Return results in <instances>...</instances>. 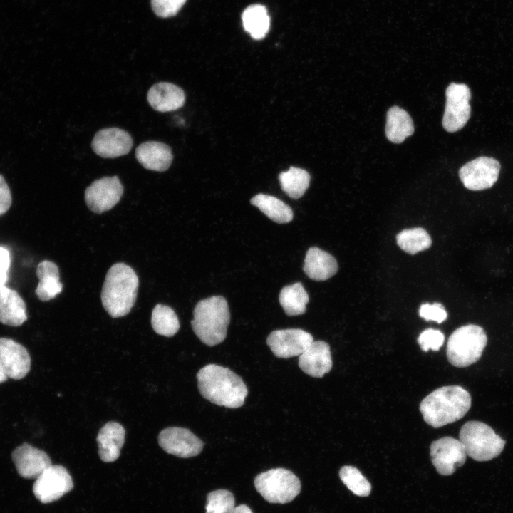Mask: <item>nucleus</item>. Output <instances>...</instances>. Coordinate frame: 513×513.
Wrapping results in <instances>:
<instances>
[{"instance_id":"f257e3e1","label":"nucleus","mask_w":513,"mask_h":513,"mask_svg":"<svg viewBox=\"0 0 513 513\" xmlns=\"http://www.w3.org/2000/svg\"><path fill=\"white\" fill-rule=\"evenodd\" d=\"M201 395L219 406L237 408L244 403L247 388L240 376L227 368L208 364L197 373Z\"/></svg>"},{"instance_id":"f03ea898","label":"nucleus","mask_w":513,"mask_h":513,"mask_svg":"<svg viewBox=\"0 0 513 513\" xmlns=\"http://www.w3.org/2000/svg\"><path fill=\"white\" fill-rule=\"evenodd\" d=\"M470 393L458 385L437 388L420 404L424 421L433 428H440L463 418L471 407Z\"/></svg>"},{"instance_id":"7ed1b4c3","label":"nucleus","mask_w":513,"mask_h":513,"mask_svg":"<svg viewBox=\"0 0 513 513\" xmlns=\"http://www.w3.org/2000/svg\"><path fill=\"white\" fill-rule=\"evenodd\" d=\"M135 271L124 263L114 264L108 271L101 291L102 305L113 318L126 316L134 306L138 289Z\"/></svg>"},{"instance_id":"20e7f679","label":"nucleus","mask_w":513,"mask_h":513,"mask_svg":"<svg viewBox=\"0 0 513 513\" xmlns=\"http://www.w3.org/2000/svg\"><path fill=\"white\" fill-rule=\"evenodd\" d=\"M193 316L192 330L204 344L214 346L225 339L230 314L223 296H213L200 301L195 307Z\"/></svg>"},{"instance_id":"39448f33","label":"nucleus","mask_w":513,"mask_h":513,"mask_svg":"<svg viewBox=\"0 0 513 513\" xmlns=\"http://www.w3.org/2000/svg\"><path fill=\"white\" fill-rule=\"evenodd\" d=\"M487 342V337L482 327L474 324L461 326L449 337L447 360L455 367L469 366L480 358Z\"/></svg>"},{"instance_id":"423d86ee","label":"nucleus","mask_w":513,"mask_h":513,"mask_svg":"<svg viewBox=\"0 0 513 513\" xmlns=\"http://www.w3.org/2000/svg\"><path fill=\"white\" fill-rule=\"evenodd\" d=\"M459 440L467 455L479 462L497 457L506 443L491 427L480 421L465 423L460 429Z\"/></svg>"},{"instance_id":"0eeeda50","label":"nucleus","mask_w":513,"mask_h":513,"mask_svg":"<svg viewBox=\"0 0 513 513\" xmlns=\"http://www.w3.org/2000/svg\"><path fill=\"white\" fill-rule=\"evenodd\" d=\"M254 487L269 503L286 504L300 493L301 482L291 471L275 468L259 474L254 479Z\"/></svg>"},{"instance_id":"6e6552de","label":"nucleus","mask_w":513,"mask_h":513,"mask_svg":"<svg viewBox=\"0 0 513 513\" xmlns=\"http://www.w3.org/2000/svg\"><path fill=\"white\" fill-rule=\"evenodd\" d=\"M445 95L442 126L447 132L454 133L462 129L470 118L471 92L466 84L452 83L447 88Z\"/></svg>"},{"instance_id":"1a4fd4ad","label":"nucleus","mask_w":513,"mask_h":513,"mask_svg":"<svg viewBox=\"0 0 513 513\" xmlns=\"http://www.w3.org/2000/svg\"><path fill=\"white\" fill-rule=\"evenodd\" d=\"M73 487L68 471L62 465H51L36 479L33 492L41 502L46 504L60 499Z\"/></svg>"},{"instance_id":"9d476101","label":"nucleus","mask_w":513,"mask_h":513,"mask_svg":"<svg viewBox=\"0 0 513 513\" xmlns=\"http://www.w3.org/2000/svg\"><path fill=\"white\" fill-rule=\"evenodd\" d=\"M499 170L500 164L496 159L482 156L464 165L459 170V177L467 189L480 191L494 185Z\"/></svg>"},{"instance_id":"9b49d317","label":"nucleus","mask_w":513,"mask_h":513,"mask_svg":"<svg viewBox=\"0 0 513 513\" xmlns=\"http://www.w3.org/2000/svg\"><path fill=\"white\" fill-rule=\"evenodd\" d=\"M432 465L442 475H450L464 465L467 453L460 440L444 437L433 441L430 447Z\"/></svg>"},{"instance_id":"f8f14e48","label":"nucleus","mask_w":513,"mask_h":513,"mask_svg":"<svg viewBox=\"0 0 513 513\" xmlns=\"http://www.w3.org/2000/svg\"><path fill=\"white\" fill-rule=\"evenodd\" d=\"M123 186L117 176L96 180L85 191L86 203L93 212L100 214L111 209L120 200Z\"/></svg>"},{"instance_id":"ddd939ff","label":"nucleus","mask_w":513,"mask_h":513,"mask_svg":"<svg viewBox=\"0 0 513 513\" xmlns=\"http://www.w3.org/2000/svg\"><path fill=\"white\" fill-rule=\"evenodd\" d=\"M158 443L167 453L182 458L197 456L204 447L203 442L190 430L180 427L162 430L158 436Z\"/></svg>"},{"instance_id":"4468645a","label":"nucleus","mask_w":513,"mask_h":513,"mask_svg":"<svg viewBox=\"0 0 513 513\" xmlns=\"http://www.w3.org/2000/svg\"><path fill=\"white\" fill-rule=\"evenodd\" d=\"M313 341L311 334L300 328L276 330L266 339L274 355L280 358L300 356Z\"/></svg>"},{"instance_id":"2eb2a0df","label":"nucleus","mask_w":513,"mask_h":513,"mask_svg":"<svg viewBox=\"0 0 513 513\" xmlns=\"http://www.w3.org/2000/svg\"><path fill=\"white\" fill-rule=\"evenodd\" d=\"M31 368V357L24 346L11 338H0V369L9 378L20 380Z\"/></svg>"},{"instance_id":"dca6fc26","label":"nucleus","mask_w":513,"mask_h":513,"mask_svg":"<svg viewBox=\"0 0 513 513\" xmlns=\"http://www.w3.org/2000/svg\"><path fill=\"white\" fill-rule=\"evenodd\" d=\"M133 145L130 135L118 128L100 130L91 142L93 151L103 158H115L127 155Z\"/></svg>"},{"instance_id":"f3484780","label":"nucleus","mask_w":513,"mask_h":513,"mask_svg":"<svg viewBox=\"0 0 513 513\" xmlns=\"http://www.w3.org/2000/svg\"><path fill=\"white\" fill-rule=\"evenodd\" d=\"M11 457L19 475L26 479H36L52 465L44 451L27 443L15 448Z\"/></svg>"},{"instance_id":"a211bd4d","label":"nucleus","mask_w":513,"mask_h":513,"mask_svg":"<svg viewBox=\"0 0 513 513\" xmlns=\"http://www.w3.org/2000/svg\"><path fill=\"white\" fill-rule=\"evenodd\" d=\"M332 364L330 346L323 341H313L299 358L302 371L314 378H322L328 373Z\"/></svg>"},{"instance_id":"6ab92c4d","label":"nucleus","mask_w":513,"mask_h":513,"mask_svg":"<svg viewBox=\"0 0 513 513\" xmlns=\"http://www.w3.org/2000/svg\"><path fill=\"white\" fill-rule=\"evenodd\" d=\"M147 101L154 110L162 113L169 112L184 105L185 95L182 89L177 86L167 82H160L149 89Z\"/></svg>"},{"instance_id":"aec40b11","label":"nucleus","mask_w":513,"mask_h":513,"mask_svg":"<svg viewBox=\"0 0 513 513\" xmlns=\"http://www.w3.org/2000/svg\"><path fill=\"white\" fill-rule=\"evenodd\" d=\"M135 157L142 167L157 172L167 170L173 159L171 148L157 141L141 143L135 150Z\"/></svg>"},{"instance_id":"412c9836","label":"nucleus","mask_w":513,"mask_h":513,"mask_svg":"<svg viewBox=\"0 0 513 513\" xmlns=\"http://www.w3.org/2000/svg\"><path fill=\"white\" fill-rule=\"evenodd\" d=\"M125 430L122 425L110 421L100 430L97 436L98 455L102 461L111 462L120 456L125 442Z\"/></svg>"},{"instance_id":"4be33fe9","label":"nucleus","mask_w":513,"mask_h":513,"mask_svg":"<svg viewBox=\"0 0 513 513\" xmlns=\"http://www.w3.org/2000/svg\"><path fill=\"white\" fill-rule=\"evenodd\" d=\"M26 320V306L21 296L4 284L0 285V323L20 326Z\"/></svg>"},{"instance_id":"5701e85b","label":"nucleus","mask_w":513,"mask_h":513,"mask_svg":"<svg viewBox=\"0 0 513 513\" xmlns=\"http://www.w3.org/2000/svg\"><path fill=\"white\" fill-rule=\"evenodd\" d=\"M303 269L311 279L325 281L337 272L338 264L332 255L313 247L306 252Z\"/></svg>"},{"instance_id":"b1692460","label":"nucleus","mask_w":513,"mask_h":513,"mask_svg":"<svg viewBox=\"0 0 513 513\" xmlns=\"http://www.w3.org/2000/svg\"><path fill=\"white\" fill-rule=\"evenodd\" d=\"M36 276L39 280L35 294L41 301L54 299L62 291L63 284L60 281L58 266L49 260L41 261L36 268Z\"/></svg>"},{"instance_id":"393cba45","label":"nucleus","mask_w":513,"mask_h":513,"mask_svg":"<svg viewBox=\"0 0 513 513\" xmlns=\"http://www.w3.org/2000/svg\"><path fill=\"white\" fill-rule=\"evenodd\" d=\"M413 132L414 124L409 114L398 106L391 107L386 118L387 138L392 142L401 143Z\"/></svg>"},{"instance_id":"a878e982","label":"nucleus","mask_w":513,"mask_h":513,"mask_svg":"<svg viewBox=\"0 0 513 513\" xmlns=\"http://www.w3.org/2000/svg\"><path fill=\"white\" fill-rule=\"evenodd\" d=\"M250 202L276 223L286 224L293 219L291 207L274 196L258 194L251 199Z\"/></svg>"},{"instance_id":"bb28decb","label":"nucleus","mask_w":513,"mask_h":513,"mask_svg":"<svg viewBox=\"0 0 513 513\" xmlns=\"http://www.w3.org/2000/svg\"><path fill=\"white\" fill-rule=\"evenodd\" d=\"M242 19L244 30L254 39H262L269 32L270 18L264 6L261 4L249 6L244 11Z\"/></svg>"},{"instance_id":"cd10ccee","label":"nucleus","mask_w":513,"mask_h":513,"mask_svg":"<svg viewBox=\"0 0 513 513\" xmlns=\"http://www.w3.org/2000/svg\"><path fill=\"white\" fill-rule=\"evenodd\" d=\"M279 300L285 313L294 316L305 313L309 298L302 284L296 282L284 286L281 290Z\"/></svg>"},{"instance_id":"c85d7f7f","label":"nucleus","mask_w":513,"mask_h":513,"mask_svg":"<svg viewBox=\"0 0 513 513\" xmlns=\"http://www.w3.org/2000/svg\"><path fill=\"white\" fill-rule=\"evenodd\" d=\"M281 187L292 199L301 197L309 186L310 175L304 170L290 167L279 176Z\"/></svg>"},{"instance_id":"c756f323","label":"nucleus","mask_w":513,"mask_h":513,"mask_svg":"<svg viewBox=\"0 0 513 513\" xmlns=\"http://www.w3.org/2000/svg\"><path fill=\"white\" fill-rule=\"evenodd\" d=\"M151 325L159 335L171 337L180 328V321L175 311L168 306L157 304L152 311Z\"/></svg>"},{"instance_id":"7c9ffc66","label":"nucleus","mask_w":513,"mask_h":513,"mask_svg":"<svg viewBox=\"0 0 513 513\" xmlns=\"http://www.w3.org/2000/svg\"><path fill=\"white\" fill-rule=\"evenodd\" d=\"M396 241L399 247L410 254L424 251L432 244L430 236L421 227L403 229L397 234Z\"/></svg>"},{"instance_id":"2f4dec72","label":"nucleus","mask_w":513,"mask_h":513,"mask_svg":"<svg viewBox=\"0 0 513 513\" xmlns=\"http://www.w3.org/2000/svg\"><path fill=\"white\" fill-rule=\"evenodd\" d=\"M339 476L343 484L354 494L359 497H367L370 494V483L356 467L343 466L339 471Z\"/></svg>"},{"instance_id":"473e14b6","label":"nucleus","mask_w":513,"mask_h":513,"mask_svg":"<svg viewBox=\"0 0 513 513\" xmlns=\"http://www.w3.org/2000/svg\"><path fill=\"white\" fill-rule=\"evenodd\" d=\"M235 508L233 494L227 489H217L207 496L206 513H232Z\"/></svg>"},{"instance_id":"72a5a7b5","label":"nucleus","mask_w":513,"mask_h":513,"mask_svg":"<svg viewBox=\"0 0 513 513\" xmlns=\"http://www.w3.org/2000/svg\"><path fill=\"white\" fill-rule=\"evenodd\" d=\"M444 341V334L440 331L433 328L424 330L418 338V343L425 352L430 349L438 351L443 345Z\"/></svg>"},{"instance_id":"f704fd0d","label":"nucleus","mask_w":513,"mask_h":513,"mask_svg":"<svg viewBox=\"0 0 513 513\" xmlns=\"http://www.w3.org/2000/svg\"><path fill=\"white\" fill-rule=\"evenodd\" d=\"M187 0H151L155 14L162 18L171 17L177 14Z\"/></svg>"},{"instance_id":"c9c22d12","label":"nucleus","mask_w":513,"mask_h":513,"mask_svg":"<svg viewBox=\"0 0 513 513\" xmlns=\"http://www.w3.org/2000/svg\"><path fill=\"white\" fill-rule=\"evenodd\" d=\"M419 315L426 321H434L438 323H442L447 317L444 306L439 303L422 304L419 309Z\"/></svg>"},{"instance_id":"e433bc0d","label":"nucleus","mask_w":513,"mask_h":513,"mask_svg":"<svg viewBox=\"0 0 513 513\" xmlns=\"http://www.w3.org/2000/svg\"><path fill=\"white\" fill-rule=\"evenodd\" d=\"M12 203L10 188L4 177L0 175V216L5 214Z\"/></svg>"},{"instance_id":"4c0bfd02","label":"nucleus","mask_w":513,"mask_h":513,"mask_svg":"<svg viewBox=\"0 0 513 513\" xmlns=\"http://www.w3.org/2000/svg\"><path fill=\"white\" fill-rule=\"evenodd\" d=\"M10 264L11 256L9 250L0 246V285L7 281Z\"/></svg>"},{"instance_id":"58836bf2","label":"nucleus","mask_w":513,"mask_h":513,"mask_svg":"<svg viewBox=\"0 0 513 513\" xmlns=\"http://www.w3.org/2000/svg\"><path fill=\"white\" fill-rule=\"evenodd\" d=\"M232 513H253L251 509L246 504H241L235 507Z\"/></svg>"},{"instance_id":"ea45409f","label":"nucleus","mask_w":513,"mask_h":513,"mask_svg":"<svg viewBox=\"0 0 513 513\" xmlns=\"http://www.w3.org/2000/svg\"><path fill=\"white\" fill-rule=\"evenodd\" d=\"M7 379H8V378L4 375V373L0 369V383L6 381Z\"/></svg>"}]
</instances>
